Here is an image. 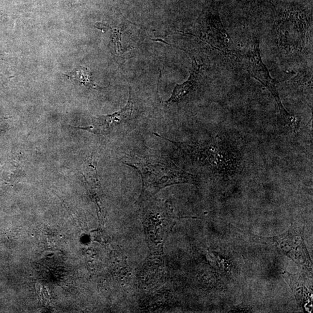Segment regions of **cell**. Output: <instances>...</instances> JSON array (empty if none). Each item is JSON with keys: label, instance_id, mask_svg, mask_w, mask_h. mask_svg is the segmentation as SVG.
Wrapping results in <instances>:
<instances>
[{"label": "cell", "instance_id": "obj_1", "mask_svg": "<svg viewBox=\"0 0 313 313\" xmlns=\"http://www.w3.org/2000/svg\"><path fill=\"white\" fill-rule=\"evenodd\" d=\"M124 164L134 168L140 173L144 193H155L173 184L196 183L194 175L177 166L166 156L153 154L129 155L126 156Z\"/></svg>", "mask_w": 313, "mask_h": 313}, {"label": "cell", "instance_id": "obj_2", "mask_svg": "<svg viewBox=\"0 0 313 313\" xmlns=\"http://www.w3.org/2000/svg\"><path fill=\"white\" fill-rule=\"evenodd\" d=\"M305 227L297 221H292L291 225L282 235L266 237L250 234L251 241L268 246H272L287 256L302 269L313 273V262L304 237Z\"/></svg>", "mask_w": 313, "mask_h": 313}, {"label": "cell", "instance_id": "obj_3", "mask_svg": "<svg viewBox=\"0 0 313 313\" xmlns=\"http://www.w3.org/2000/svg\"><path fill=\"white\" fill-rule=\"evenodd\" d=\"M245 58L250 75L266 87L275 99L283 122L294 131H297L300 126V118L288 113L283 107L277 91L275 80L271 78L267 68L263 63L258 38L254 37L250 40Z\"/></svg>", "mask_w": 313, "mask_h": 313}, {"label": "cell", "instance_id": "obj_4", "mask_svg": "<svg viewBox=\"0 0 313 313\" xmlns=\"http://www.w3.org/2000/svg\"><path fill=\"white\" fill-rule=\"evenodd\" d=\"M137 125L138 123H135L134 117V102L132 98L131 88L130 87L128 102L120 110L113 114L94 117L90 126L72 127L102 137H110L113 135L125 136L134 129Z\"/></svg>", "mask_w": 313, "mask_h": 313}, {"label": "cell", "instance_id": "obj_5", "mask_svg": "<svg viewBox=\"0 0 313 313\" xmlns=\"http://www.w3.org/2000/svg\"><path fill=\"white\" fill-rule=\"evenodd\" d=\"M303 20L290 16L279 20L277 25V37L282 48L289 52H297L305 47L307 26Z\"/></svg>", "mask_w": 313, "mask_h": 313}, {"label": "cell", "instance_id": "obj_6", "mask_svg": "<svg viewBox=\"0 0 313 313\" xmlns=\"http://www.w3.org/2000/svg\"><path fill=\"white\" fill-rule=\"evenodd\" d=\"M191 56L192 68L190 77L187 81L181 84H176L169 99L165 102L168 105L179 102L185 99L196 89L201 78V70L203 64L198 62L193 56Z\"/></svg>", "mask_w": 313, "mask_h": 313}, {"label": "cell", "instance_id": "obj_7", "mask_svg": "<svg viewBox=\"0 0 313 313\" xmlns=\"http://www.w3.org/2000/svg\"><path fill=\"white\" fill-rule=\"evenodd\" d=\"M282 275L293 292L298 305L304 311H308L307 306L312 303V293L306 286L302 275L299 273L291 274L286 270L283 271Z\"/></svg>", "mask_w": 313, "mask_h": 313}, {"label": "cell", "instance_id": "obj_8", "mask_svg": "<svg viewBox=\"0 0 313 313\" xmlns=\"http://www.w3.org/2000/svg\"><path fill=\"white\" fill-rule=\"evenodd\" d=\"M68 78L75 79L84 86L94 88V89H103L102 88L94 83L92 73L86 67L79 66L76 68L70 73V75H67Z\"/></svg>", "mask_w": 313, "mask_h": 313}, {"label": "cell", "instance_id": "obj_9", "mask_svg": "<svg viewBox=\"0 0 313 313\" xmlns=\"http://www.w3.org/2000/svg\"><path fill=\"white\" fill-rule=\"evenodd\" d=\"M291 82L297 86H302L306 89L312 88V73L307 72L300 73Z\"/></svg>", "mask_w": 313, "mask_h": 313}, {"label": "cell", "instance_id": "obj_10", "mask_svg": "<svg viewBox=\"0 0 313 313\" xmlns=\"http://www.w3.org/2000/svg\"><path fill=\"white\" fill-rule=\"evenodd\" d=\"M9 119L10 118L0 117V140H1L3 133L7 131L8 128L7 120Z\"/></svg>", "mask_w": 313, "mask_h": 313}]
</instances>
